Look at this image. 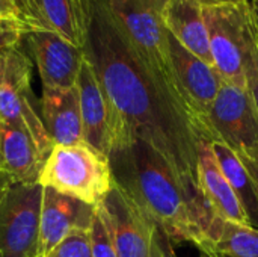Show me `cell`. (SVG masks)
Segmentation results:
<instances>
[{
    "instance_id": "cell-6",
    "label": "cell",
    "mask_w": 258,
    "mask_h": 257,
    "mask_svg": "<svg viewBox=\"0 0 258 257\" xmlns=\"http://www.w3.org/2000/svg\"><path fill=\"white\" fill-rule=\"evenodd\" d=\"M213 67L225 83L248 89L245 48L249 30L248 3L203 0Z\"/></svg>"
},
{
    "instance_id": "cell-30",
    "label": "cell",
    "mask_w": 258,
    "mask_h": 257,
    "mask_svg": "<svg viewBox=\"0 0 258 257\" xmlns=\"http://www.w3.org/2000/svg\"><path fill=\"white\" fill-rule=\"evenodd\" d=\"M0 68H2V56H0Z\"/></svg>"
},
{
    "instance_id": "cell-17",
    "label": "cell",
    "mask_w": 258,
    "mask_h": 257,
    "mask_svg": "<svg viewBox=\"0 0 258 257\" xmlns=\"http://www.w3.org/2000/svg\"><path fill=\"white\" fill-rule=\"evenodd\" d=\"M44 164L32 136L0 120V173L14 182L38 183Z\"/></svg>"
},
{
    "instance_id": "cell-11",
    "label": "cell",
    "mask_w": 258,
    "mask_h": 257,
    "mask_svg": "<svg viewBox=\"0 0 258 257\" xmlns=\"http://www.w3.org/2000/svg\"><path fill=\"white\" fill-rule=\"evenodd\" d=\"M18 20L29 30L54 32L83 48L89 0H15Z\"/></svg>"
},
{
    "instance_id": "cell-26",
    "label": "cell",
    "mask_w": 258,
    "mask_h": 257,
    "mask_svg": "<svg viewBox=\"0 0 258 257\" xmlns=\"http://www.w3.org/2000/svg\"><path fill=\"white\" fill-rule=\"evenodd\" d=\"M248 9H249V17H251V23H252V29H254V33H255V39H257L258 45V0L248 2Z\"/></svg>"
},
{
    "instance_id": "cell-19",
    "label": "cell",
    "mask_w": 258,
    "mask_h": 257,
    "mask_svg": "<svg viewBox=\"0 0 258 257\" xmlns=\"http://www.w3.org/2000/svg\"><path fill=\"white\" fill-rule=\"evenodd\" d=\"M198 248L206 257H258V230L212 215Z\"/></svg>"
},
{
    "instance_id": "cell-25",
    "label": "cell",
    "mask_w": 258,
    "mask_h": 257,
    "mask_svg": "<svg viewBox=\"0 0 258 257\" xmlns=\"http://www.w3.org/2000/svg\"><path fill=\"white\" fill-rule=\"evenodd\" d=\"M3 17H17L18 18V9L15 0H0V18Z\"/></svg>"
},
{
    "instance_id": "cell-22",
    "label": "cell",
    "mask_w": 258,
    "mask_h": 257,
    "mask_svg": "<svg viewBox=\"0 0 258 257\" xmlns=\"http://www.w3.org/2000/svg\"><path fill=\"white\" fill-rule=\"evenodd\" d=\"M248 17H249V9H248ZM245 74H246L248 89L252 95V100L258 111V45L251 17H249V30L246 38V48H245Z\"/></svg>"
},
{
    "instance_id": "cell-23",
    "label": "cell",
    "mask_w": 258,
    "mask_h": 257,
    "mask_svg": "<svg viewBox=\"0 0 258 257\" xmlns=\"http://www.w3.org/2000/svg\"><path fill=\"white\" fill-rule=\"evenodd\" d=\"M45 257H94L89 232H74Z\"/></svg>"
},
{
    "instance_id": "cell-21",
    "label": "cell",
    "mask_w": 258,
    "mask_h": 257,
    "mask_svg": "<svg viewBox=\"0 0 258 257\" xmlns=\"http://www.w3.org/2000/svg\"><path fill=\"white\" fill-rule=\"evenodd\" d=\"M89 238H91V248L94 257H118L112 235L109 232V227L101 217L98 208L97 215L92 221V226L89 229Z\"/></svg>"
},
{
    "instance_id": "cell-31",
    "label": "cell",
    "mask_w": 258,
    "mask_h": 257,
    "mask_svg": "<svg viewBox=\"0 0 258 257\" xmlns=\"http://www.w3.org/2000/svg\"><path fill=\"white\" fill-rule=\"evenodd\" d=\"M248 2H255V0H248Z\"/></svg>"
},
{
    "instance_id": "cell-10",
    "label": "cell",
    "mask_w": 258,
    "mask_h": 257,
    "mask_svg": "<svg viewBox=\"0 0 258 257\" xmlns=\"http://www.w3.org/2000/svg\"><path fill=\"white\" fill-rule=\"evenodd\" d=\"M168 42L171 70L177 91L189 112L197 120L203 136L206 138L203 118L215 101L224 80L213 65L204 62L187 48H184L171 33L168 35Z\"/></svg>"
},
{
    "instance_id": "cell-13",
    "label": "cell",
    "mask_w": 258,
    "mask_h": 257,
    "mask_svg": "<svg viewBox=\"0 0 258 257\" xmlns=\"http://www.w3.org/2000/svg\"><path fill=\"white\" fill-rule=\"evenodd\" d=\"M95 215L97 206L44 188L38 257L47 256L74 232H89Z\"/></svg>"
},
{
    "instance_id": "cell-2",
    "label": "cell",
    "mask_w": 258,
    "mask_h": 257,
    "mask_svg": "<svg viewBox=\"0 0 258 257\" xmlns=\"http://www.w3.org/2000/svg\"><path fill=\"white\" fill-rule=\"evenodd\" d=\"M113 183L144 209L172 242L200 245L212 211L200 191L184 183L168 159L135 139L109 155Z\"/></svg>"
},
{
    "instance_id": "cell-18",
    "label": "cell",
    "mask_w": 258,
    "mask_h": 257,
    "mask_svg": "<svg viewBox=\"0 0 258 257\" xmlns=\"http://www.w3.org/2000/svg\"><path fill=\"white\" fill-rule=\"evenodd\" d=\"M163 17L166 29L184 48L213 65L203 0H168Z\"/></svg>"
},
{
    "instance_id": "cell-29",
    "label": "cell",
    "mask_w": 258,
    "mask_h": 257,
    "mask_svg": "<svg viewBox=\"0 0 258 257\" xmlns=\"http://www.w3.org/2000/svg\"><path fill=\"white\" fill-rule=\"evenodd\" d=\"M230 2H239V3H248V0H230Z\"/></svg>"
},
{
    "instance_id": "cell-1",
    "label": "cell",
    "mask_w": 258,
    "mask_h": 257,
    "mask_svg": "<svg viewBox=\"0 0 258 257\" xmlns=\"http://www.w3.org/2000/svg\"><path fill=\"white\" fill-rule=\"evenodd\" d=\"M83 55L110 109L112 150L144 141L168 159L187 186L201 192L198 148L206 139L197 120L145 65L104 0H89Z\"/></svg>"
},
{
    "instance_id": "cell-15",
    "label": "cell",
    "mask_w": 258,
    "mask_h": 257,
    "mask_svg": "<svg viewBox=\"0 0 258 257\" xmlns=\"http://www.w3.org/2000/svg\"><path fill=\"white\" fill-rule=\"evenodd\" d=\"M198 182L213 215L242 226H249L234 189L218 164L210 141H201L198 148Z\"/></svg>"
},
{
    "instance_id": "cell-16",
    "label": "cell",
    "mask_w": 258,
    "mask_h": 257,
    "mask_svg": "<svg viewBox=\"0 0 258 257\" xmlns=\"http://www.w3.org/2000/svg\"><path fill=\"white\" fill-rule=\"evenodd\" d=\"M41 111L44 126L54 145L85 142L77 86L42 88Z\"/></svg>"
},
{
    "instance_id": "cell-3",
    "label": "cell",
    "mask_w": 258,
    "mask_h": 257,
    "mask_svg": "<svg viewBox=\"0 0 258 257\" xmlns=\"http://www.w3.org/2000/svg\"><path fill=\"white\" fill-rule=\"evenodd\" d=\"M38 183L60 194L98 206L113 188L109 158L86 142L54 145Z\"/></svg>"
},
{
    "instance_id": "cell-9",
    "label": "cell",
    "mask_w": 258,
    "mask_h": 257,
    "mask_svg": "<svg viewBox=\"0 0 258 257\" xmlns=\"http://www.w3.org/2000/svg\"><path fill=\"white\" fill-rule=\"evenodd\" d=\"M207 141L222 142L237 156L258 158V111L249 89L222 83L203 118Z\"/></svg>"
},
{
    "instance_id": "cell-32",
    "label": "cell",
    "mask_w": 258,
    "mask_h": 257,
    "mask_svg": "<svg viewBox=\"0 0 258 257\" xmlns=\"http://www.w3.org/2000/svg\"><path fill=\"white\" fill-rule=\"evenodd\" d=\"M204 257H206V256H204Z\"/></svg>"
},
{
    "instance_id": "cell-5",
    "label": "cell",
    "mask_w": 258,
    "mask_h": 257,
    "mask_svg": "<svg viewBox=\"0 0 258 257\" xmlns=\"http://www.w3.org/2000/svg\"><path fill=\"white\" fill-rule=\"evenodd\" d=\"M97 208L109 227L118 257H177L171 238L115 183Z\"/></svg>"
},
{
    "instance_id": "cell-24",
    "label": "cell",
    "mask_w": 258,
    "mask_h": 257,
    "mask_svg": "<svg viewBox=\"0 0 258 257\" xmlns=\"http://www.w3.org/2000/svg\"><path fill=\"white\" fill-rule=\"evenodd\" d=\"M27 29L17 17L0 18V52L23 42Z\"/></svg>"
},
{
    "instance_id": "cell-8",
    "label": "cell",
    "mask_w": 258,
    "mask_h": 257,
    "mask_svg": "<svg viewBox=\"0 0 258 257\" xmlns=\"http://www.w3.org/2000/svg\"><path fill=\"white\" fill-rule=\"evenodd\" d=\"M42 192L9 179L0 188V257H38Z\"/></svg>"
},
{
    "instance_id": "cell-27",
    "label": "cell",
    "mask_w": 258,
    "mask_h": 257,
    "mask_svg": "<svg viewBox=\"0 0 258 257\" xmlns=\"http://www.w3.org/2000/svg\"><path fill=\"white\" fill-rule=\"evenodd\" d=\"M239 158H240V161L243 162L246 170L251 173V176L257 180L258 183V158L257 159H249V158H245V156H239Z\"/></svg>"
},
{
    "instance_id": "cell-14",
    "label": "cell",
    "mask_w": 258,
    "mask_h": 257,
    "mask_svg": "<svg viewBox=\"0 0 258 257\" xmlns=\"http://www.w3.org/2000/svg\"><path fill=\"white\" fill-rule=\"evenodd\" d=\"M76 86L79 89L83 139L92 148L109 158L112 150L110 109L95 71L86 58L82 62Z\"/></svg>"
},
{
    "instance_id": "cell-12",
    "label": "cell",
    "mask_w": 258,
    "mask_h": 257,
    "mask_svg": "<svg viewBox=\"0 0 258 257\" xmlns=\"http://www.w3.org/2000/svg\"><path fill=\"white\" fill-rule=\"evenodd\" d=\"M24 39L33 55L42 88L67 89L76 86L85 59L83 48L47 30H29Z\"/></svg>"
},
{
    "instance_id": "cell-7",
    "label": "cell",
    "mask_w": 258,
    "mask_h": 257,
    "mask_svg": "<svg viewBox=\"0 0 258 257\" xmlns=\"http://www.w3.org/2000/svg\"><path fill=\"white\" fill-rule=\"evenodd\" d=\"M21 44L0 52V120L29 133L47 161L54 144L42 118L33 108V64L24 53Z\"/></svg>"
},
{
    "instance_id": "cell-4",
    "label": "cell",
    "mask_w": 258,
    "mask_h": 257,
    "mask_svg": "<svg viewBox=\"0 0 258 257\" xmlns=\"http://www.w3.org/2000/svg\"><path fill=\"white\" fill-rule=\"evenodd\" d=\"M104 2L145 65L184 105L177 91L169 61V32L163 17L168 0Z\"/></svg>"
},
{
    "instance_id": "cell-20",
    "label": "cell",
    "mask_w": 258,
    "mask_h": 257,
    "mask_svg": "<svg viewBox=\"0 0 258 257\" xmlns=\"http://www.w3.org/2000/svg\"><path fill=\"white\" fill-rule=\"evenodd\" d=\"M213 153L218 159L219 167L227 176L231 188L234 189L242 209L249 221V226L258 230V183L246 170L240 158L228 148L225 144L213 141Z\"/></svg>"
},
{
    "instance_id": "cell-28",
    "label": "cell",
    "mask_w": 258,
    "mask_h": 257,
    "mask_svg": "<svg viewBox=\"0 0 258 257\" xmlns=\"http://www.w3.org/2000/svg\"><path fill=\"white\" fill-rule=\"evenodd\" d=\"M6 180H8V177H5V176H3V174L0 173V188L3 186V183H5Z\"/></svg>"
}]
</instances>
